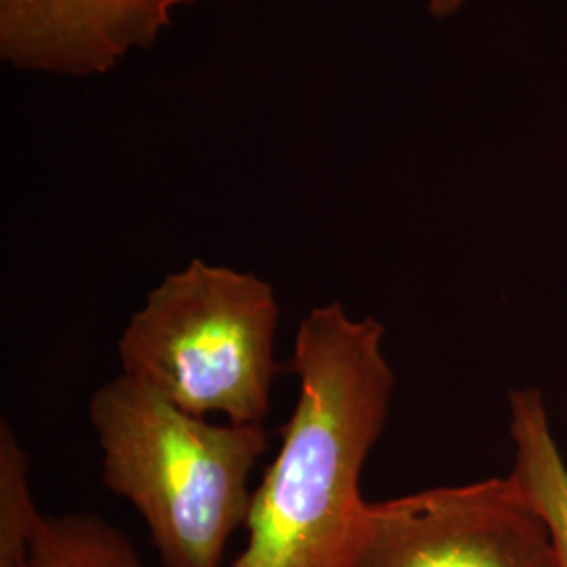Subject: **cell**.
<instances>
[{
    "label": "cell",
    "mask_w": 567,
    "mask_h": 567,
    "mask_svg": "<svg viewBox=\"0 0 567 567\" xmlns=\"http://www.w3.org/2000/svg\"><path fill=\"white\" fill-rule=\"evenodd\" d=\"M44 513L30 486V456L13 426L0 423V567H25Z\"/></svg>",
    "instance_id": "obj_8"
},
{
    "label": "cell",
    "mask_w": 567,
    "mask_h": 567,
    "mask_svg": "<svg viewBox=\"0 0 567 567\" xmlns=\"http://www.w3.org/2000/svg\"><path fill=\"white\" fill-rule=\"evenodd\" d=\"M513 468L550 536L557 567H567V463L553 435L545 398L538 389L508 393Z\"/></svg>",
    "instance_id": "obj_6"
},
{
    "label": "cell",
    "mask_w": 567,
    "mask_h": 567,
    "mask_svg": "<svg viewBox=\"0 0 567 567\" xmlns=\"http://www.w3.org/2000/svg\"><path fill=\"white\" fill-rule=\"evenodd\" d=\"M343 567H557L547 526L507 477L365 503Z\"/></svg>",
    "instance_id": "obj_4"
},
{
    "label": "cell",
    "mask_w": 567,
    "mask_h": 567,
    "mask_svg": "<svg viewBox=\"0 0 567 567\" xmlns=\"http://www.w3.org/2000/svg\"><path fill=\"white\" fill-rule=\"evenodd\" d=\"M278 326L271 284L192 259L128 318L118 341L122 374L189 414L264 425L278 374Z\"/></svg>",
    "instance_id": "obj_3"
},
{
    "label": "cell",
    "mask_w": 567,
    "mask_h": 567,
    "mask_svg": "<svg viewBox=\"0 0 567 567\" xmlns=\"http://www.w3.org/2000/svg\"><path fill=\"white\" fill-rule=\"evenodd\" d=\"M25 567H147L121 527L95 513L44 515Z\"/></svg>",
    "instance_id": "obj_7"
},
{
    "label": "cell",
    "mask_w": 567,
    "mask_h": 567,
    "mask_svg": "<svg viewBox=\"0 0 567 567\" xmlns=\"http://www.w3.org/2000/svg\"><path fill=\"white\" fill-rule=\"evenodd\" d=\"M385 326L316 305L297 330L299 398L252 489L246 547L229 567H343L365 503L362 473L386 425L395 372Z\"/></svg>",
    "instance_id": "obj_1"
},
{
    "label": "cell",
    "mask_w": 567,
    "mask_h": 567,
    "mask_svg": "<svg viewBox=\"0 0 567 567\" xmlns=\"http://www.w3.org/2000/svg\"><path fill=\"white\" fill-rule=\"evenodd\" d=\"M105 487L137 511L163 567H221L246 524L264 425L210 423L118 374L89 402Z\"/></svg>",
    "instance_id": "obj_2"
},
{
    "label": "cell",
    "mask_w": 567,
    "mask_h": 567,
    "mask_svg": "<svg viewBox=\"0 0 567 567\" xmlns=\"http://www.w3.org/2000/svg\"><path fill=\"white\" fill-rule=\"evenodd\" d=\"M196 0H0V58L18 70L103 76L150 51Z\"/></svg>",
    "instance_id": "obj_5"
},
{
    "label": "cell",
    "mask_w": 567,
    "mask_h": 567,
    "mask_svg": "<svg viewBox=\"0 0 567 567\" xmlns=\"http://www.w3.org/2000/svg\"><path fill=\"white\" fill-rule=\"evenodd\" d=\"M465 0H429V11L435 18H447L461 9Z\"/></svg>",
    "instance_id": "obj_9"
}]
</instances>
